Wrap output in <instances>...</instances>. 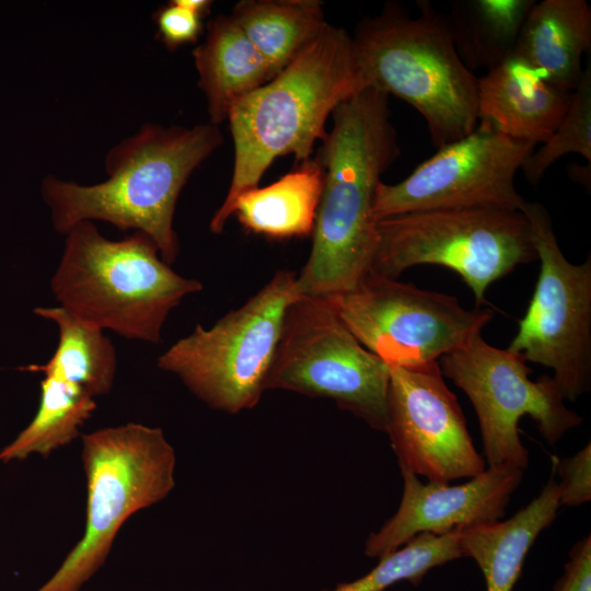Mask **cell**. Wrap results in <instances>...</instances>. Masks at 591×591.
<instances>
[{
  "label": "cell",
  "mask_w": 591,
  "mask_h": 591,
  "mask_svg": "<svg viewBox=\"0 0 591 591\" xmlns=\"http://www.w3.org/2000/svg\"><path fill=\"white\" fill-rule=\"evenodd\" d=\"M462 556L460 529L441 535L420 533L379 558V564L367 575L324 591H385L402 580L418 584L433 567Z\"/></svg>",
  "instance_id": "cell-25"
},
{
  "label": "cell",
  "mask_w": 591,
  "mask_h": 591,
  "mask_svg": "<svg viewBox=\"0 0 591 591\" xmlns=\"http://www.w3.org/2000/svg\"><path fill=\"white\" fill-rule=\"evenodd\" d=\"M389 367L385 432L398 465L442 484L484 472L485 460L474 447L439 361Z\"/></svg>",
  "instance_id": "cell-14"
},
{
  "label": "cell",
  "mask_w": 591,
  "mask_h": 591,
  "mask_svg": "<svg viewBox=\"0 0 591 591\" xmlns=\"http://www.w3.org/2000/svg\"><path fill=\"white\" fill-rule=\"evenodd\" d=\"M556 473L540 495L506 521L460 529L462 555L479 566L487 591H511L538 534L554 521L559 505Z\"/></svg>",
  "instance_id": "cell-18"
},
{
  "label": "cell",
  "mask_w": 591,
  "mask_h": 591,
  "mask_svg": "<svg viewBox=\"0 0 591 591\" xmlns=\"http://www.w3.org/2000/svg\"><path fill=\"white\" fill-rule=\"evenodd\" d=\"M439 366L474 406L489 466H528V450L519 437V421L525 415L536 421L549 444L583 420L566 407L552 376L532 381V370L519 354L489 345L482 334L441 357Z\"/></svg>",
  "instance_id": "cell-11"
},
{
  "label": "cell",
  "mask_w": 591,
  "mask_h": 591,
  "mask_svg": "<svg viewBox=\"0 0 591 591\" xmlns=\"http://www.w3.org/2000/svg\"><path fill=\"white\" fill-rule=\"evenodd\" d=\"M378 242L368 275L397 279L417 265L455 271L475 298L517 266L536 257L521 211L472 208L410 212L376 221Z\"/></svg>",
  "instance_id": "cell-8"
},
{
  "label": "cell",
  "mask_w": 591,
  "mask_h": 591,
  "mask_svg": "<svg viewBox=\"0 0 591 591\" xmlns=\"http://www.w3.org/2000/svg\"><path fill=\"white\" fill-rule=\"evenodd\" d=\"M418 15L391 4L362 22L354 39L363 90L393 94L424 118L441 148L478 125V77L461 59L447 21L429 1Z\"/></svg>",
  "instance_id": "cell-4"
},
{
  "label": "cell",
  "mask_w": 591,
  "mask_h": 591,
  "mask_svg": "<svg viewBox=\"0 0 591 591\" xmlns=\"http://www.w3.org/2000/svg\"><path fill=\"white\" fill-rule=\"evenodd\" d=\"M96 409L93 396L55 376L40 382V399L32 421L0 451V462L20 461L33 454L49 456L80 434L81 426Z\"/></svg>",
  "instance_id": "cell-24"
},
{
  "label": "cell",
  "mask_w": 591,
  "mask_h": 591,
  "mask_svg": "<svg viewBox=\"0 0 591 591\" xmlns=\"http://www.w3.org/2000/svg\"><path fill=\"white\" fill-rule=\"evenodd\" d=\"M300 298L297 275L278 270L242 306L209 328L194 331L158 358L209 407L229 414L251 409L266 391L287 312Z\"/></svg>",
  "instance_id": "cell-7"
},
{
  "label": "cell",
  "mask_w": 591,
  "mask_h": 591,
  "mask_svg": "<svg viewBox=\"0 0 591 591\" xmlns=\"http://www.w3.org/2000/svg\"><path fill=\"white\" fill-rule=\"evenodd\" d=\"M535 146L510 138L485 121L450 142L396 184L379 183L375 221L444 209L488 208L520 211L526 201L515 176Z\"/></svg>",
  "instance_id": "cell-13"
},
{
  "label": "cell",
  "mask_w": 591,
  "mask_h": 591,
  "mask_svg": "<svg viewBox=\"0 0 591 591\" xmlns=\"http://www.w3.org/2000/svg\"><path fill=\"white\" fill-rule=\"evenodd\" d=\"M390 367L348 329L328 297H300L289 308L266 390L327 397L385 431Z\"/></svg>",
  "instance_id": "cell-9"
},
{
  "label": "cell",
  "mask_w": 591,
  "mask_h": 591,
  "mask_svg": "<svg viewBox=\"0 0 591 591\" xmlns=\"http://www.w3.org/2000/svg\"><path fill=\"white\" fill-rule=\"evenodd\" d=\"M34 313L56 324L59 340L47 362L21 369L58 378L93 397L109 393L117 371V355L103 329L60 305L36 308Z\"/></svg>",
  "instance_id": "cell-21"
},
{
  "label": "cell",
  "mask_w": 591,
  "mask_h": 591,
  "mask_svg": "<svg viewBox=\"0 0 591 591\" xmlns=\"http://www.w3.org/2000/svg\"><path fill=\"white\" fill-rule=\"evenodd\" d=\"M324 183L317 159L306 160L275 183L250 189L233 206L248 231L273 239L306 236L313 231Z\"/></svg>",
  "instance_id": "cell-20"
},
{
  "label": "cell",
  "mask_w": 591,
  "mask_h": 591,
  "mask_svg": "<svg viewBox=\"0 0 591 591\" xmlns=\"http://www.w3.org/2000/svg\"><path fill=\"white\" fill-rule=\"evenodd\" d=\"M81 459L86 478L83 535L36 591H80L105 563L124 523L175 486V452L161 428L128 422L85 433Z\"/></svg>",
  "instance_id": "cell-6"
},
{
  "label": "cell",
  "mask_w": 591,
  "mask_h": 591,
  "mask_svg": "<svg viewBox=\"0 0 591 591\" xmlns=\"http://www.w3.org/2000/svg\"><path fill=\"white\" fill-rule=\"evenodd\" d=\"M193 57L210 124L216 126L228 119L241 99L273 78L265 59L231 15L209 23L206 40L194 49Z\"/></svg>",
  "instance_id": "cell-19"
},
{
  "label": "cell",
  "mask_w": 591,
  "mask_h": 591,
  "mask_svg": "<svg viewBox=\"0 0 591 591\" xmlns=\"http://www.w3.org/2000/svg\"><path fill=\"white\" fill-rule=\"evenodd\" d=\"M583 69L569 106L551 137L534 150L521 171L526 181L536 185L548 167L567 154H580L591 164V67Z\"/></svg>",
  "instance_id": "cell-26"
},
{
  "label": "cell",
  "mask_w": 591,
  "mask_h": 591,
  "mask_svg": "<svg viewBox=\"0 0 591 591\" xmlns=\"http://www.w3.org/2000/svg\"><path fill=\"white\" fill-rule=\"evenodd\" d=\"M555 591H591V536L577 542L569 553Z\"/></svg>",
  "instance_id": "cell-29"
},
{
  "label": "cell",
  "mask_w": 591,
  "mask_h": 591,
  "mask_svg": "<svg viewBox=\"0 0 591 591\" xmlns=\"http://www.w3.org/2000/svg\"><path fill=\"white\" fill-rule=\"evenodd\" d=\"M222 142L212 124L192 128L147 124L105 158L107 178L80 185L48 175L42 196L54 229L66 234L80 222L100 220L148 235L169 265L179 246L173 228L179 194L190 174Z\"/></svg>",
  "instance_id": "cell-3"
},
{
  "label": "cell",
  "mask_w": 591,
  "mask_h": 591,
  "mask_svg": "<svg viewBox=\"0 0 591 591\" xmlns=\"http://www.w3.org/2000/svg\"><path fill=\"white\" fill-rule=\"evenodd\" d=\"M182 7L204 18L209 13L211 1L207 0H175Z\"/></svg>",
  "instance_id": "cell-30"
},
{
  "label": "cell",
  "mask_w": 591,
  "mask_h": 591,
  "mask_svg": "<svg viewBox=\"0 0 591 591\" xmlns=\"http://www.w3.org/2000/svg\"><path fill=\"white\" fill-rule=\"evenodd\" d=\"M520 211L530 224L540 274L507 349L552 369L564 398L575 402L591 387V256L579 265L566 258L540 202L525 201Z\"/></svg>",
  "instance_id": "cell-10"
},
{
  "label": "cell",
  "mask_w": 591,
  "mask_h": 591,
  "mask_svg": "<svg viewBox=\"0 0 591 591\" xmlns=\"http://www.w3.org/2000/svg\"><path fill=\"white\" fill-rule=\"evenodd\" d=\"M533 0H461L447 21L455 48L473 72L495 68L514 54Z\"/></svg>",
  "instance_id": "cell-23"
},
{
  "label": "cell",
  "mask_w": 591,
  "mask_h": 591,
  "mask_svg": "<svg viewBox=\"0 0 591 591\" xmlns=\"http://www.w3.org/2000/svg\"><path fill=\"white\" fill-rule=\"evenodd\" d=\"M50 289L60 306L103 331L158 344L170 312L202 285L175 273L144 233L114 241L84 221L66 233Z\"/></svg>",
  "instance_id": "cell-5"
},
{
  "label": "cell",
  "mask_w": 591,
  "mask_h": 591,
  "mask_svg": "<svg viewBox=\"0 0 591 591\" xmlns=\"http://www.w3.org/2000/svg\"><path fill=\"white\" fill-rule=\"evenodd\" d=\"M361 90L352 36L326 23L279 73L241 99L228 116L234 144L232 179L210 231H223L237 197L258 186L276 158L309 160L315 142L327 135L328 116Z\"/></svg>",
  "instance_id": "cell-2"
},
{
  "label": "cell",
  "mask_w": 591,
  "mask_h": 591,
  "mask_svg": "<svg viewBox=\"0 0 591 591\" xmlns=\"http://www.w3.org/2000/svg\"><path fill=\"white\" fill-rule=\"evenodd\" d=\"M231 18L263 56L273 78L327 23L316 0H244Z\"/></svg>",
  "instance_id": "cell-22"
},
{
  "label": "cell",
  "mask_w": 591,
  "mask_h": 591,
  "mask_svg": "<svg viewBox=\"0 0 591 591\" xmlns=\"http://www.w3.org/2000/svg\"><path fill=\"white\" fill-rule=\"evenodd\" d=\"M568 171H569L570 177L573 181L578 182L579 184L590 189V179H591L590 165L588 166L573 165V166H570Z\"/></svg>",
  "instance_id": "cell-31"
},
{
  "label": "cell",
  "mask_w": 591,
  "mask_h": 591,
  "mask_svg": "<svg viewBox=\"0 0 591 591\" xmlns=\"http://www.w3.org/2000/svg\"><path fill=\"white\" fill-rule=\"evenodd\" d=\"M153 19L158 35L169 49L195 43L201 31V16L178 4L175 0L160 8Z\"/></svg>",
  "instance_id": "cell-28"
},
{
  "label": "cell",
  "mask_w": 591,
  "mask_h": 591,
  "mask_svg": "<svg viewBox=\"0 0 591 591\" xmlns=\"http://www.w3.org/2000/svg\"><path fill=\"white\" fill-rule=\"evenodd\" d=\"M332 117L333 129L317 157L324 183L311 252L297 276L300 297L336 296L369 274L378 242L375 190L399 155L387 94L361 90Z\"/></svg>",
  "instance_id": "cell-1"
},
{
  "label": "cell",
  "mask_w": 591,
  "mask_h": 591,
  "mask_svg": "<svg viewBox=\"0 0 591 591\" xmlns=\"http://www.w3.org/2000/svg\"><path fill=\"white\" fill-rule=\"evenodd\" d=\"M328 298L357 340L387 366L437 362L494 316L489 308L465 309L456 297L372 275Z\"/></svg>",
  "instance_id": "cell-12"
},
{
  "label": "cell",
  "mask_w": 591,
  "mask_h": 591,
  "mask_svg": "<svg viewBox=\"0 0 591 591\" xmlns=\"http://www.w3.org/2000/svg\"><path fill=\"white\" fill-rule=\"evenodd\" d=\"M552 465L560 477L559 505L577 507L591 499V445L569 457L552 456Z\"/></svg>",
  "instance_id": "cell-27"
},
{
  "label": "cell",
  "mask_w": 591,
  "mask_h": 591,
  "mask_svg": "<svg viewBox=\"0 0 591 591\" xmlns=\"http://www.w3.org/2000/svg\"><path fill=\"white\" fill-rule=\"evenodd\" d=\"M591 48V8L586 0H543L530 9L514 54L547 82L567 93L581 79L582 57Z\"/></svg>",
  "instance_id": "cell-17"
},
{
  "label": "cell",
  "mask_w": 591,
  "mask_h": 591,
  "mask_svg": "<svg viewBox=\"0 0 591 591\" xmlns=\"http://www.w3.org/2000/svg\"><path fill=\"white\" fill-rule=\"evenodd\" d=\"M403 496L395 514L364 544V553L381 558L420 533L437 535L498 521L523 477V470L509 465L489 466L468 482L421 483L417 475L399 465Z\"/></svg>",
  "instance_id": "cell-15"
},
{
  "label": "cell",
  "mask_w": 591,
  "mask_h": 591,
  "mask_svg": "<svg viewBox=\"0 0 591 591\" xmlns=\"http://www.w3.org/2000/svg\"><path fill=\"white\" fill-rule=\"evenodd\" d=\"M571 93L552 85L513 54L478 78V121L534 146L545 142L567 112Z\"/></svg>",
  "instance_id": "cell-16"
}]
</instances>
